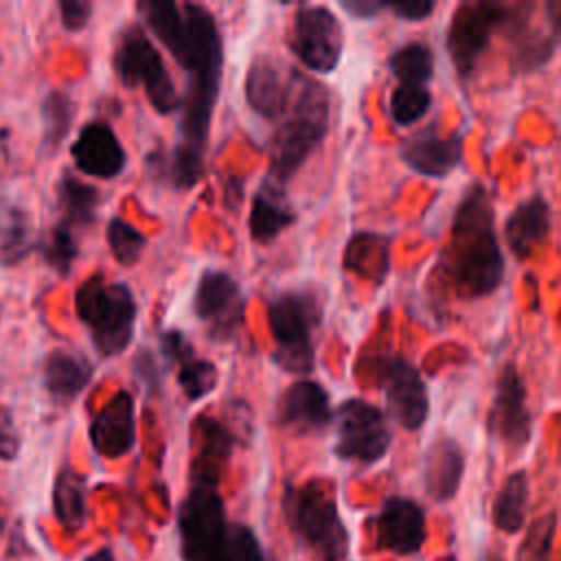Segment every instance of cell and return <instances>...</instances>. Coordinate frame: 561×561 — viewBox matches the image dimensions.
<instances>
[{
    "label": "cell",
    "mask_w": 561,
    "mask_h": 561,
    "mask_svg": "<svg viewBox=\"0 0 561 561\" xmlns=\"http://www.w3.org/2000/svg\"><path fill=\"white\" fill-rule=\"evenodd\" d=\"M145 24L188 72L178 149L204 156L215 101L221 83L224 44L213 13L195 2L142 0L136 4Z\"/></svg>",
    "instance_id": "cell-1"
},
{
    "label": "cell",
    "mask_w": 561,
    "mask_h": 561,
    "mask_svg": "<svg viewBox=\"0 0 561 561\" xmlns=\"http://www.w3.org/2000/svg\"><path fill=\"white\" fill-rule=\"evenodd\" d=\"M438 263L465 298H480L500 287L504 254L493 228L491 195L480 182L462 193Z\"/></svg>",
    "instance_id": "cell-2"
},
{
    "label": "cell",
    "mask_w": 561,
    "mask_h": 561,
    "mask_svg": "<svg viewBox=\"0 0 561 561\" xmlns=\"http://www.w3.org/2000/svg\"><path fill=\"white\" fill-rule=\"evenodd\" d=\"M331 99L322 83L296 72L294 92L270 142L267 182L283 186L316 151L329 129Z\"/></svg>",
    "instance_id": "cell-3"
},
{
    "label": "cell",
    "mask_w": 561,
    "mask_h": 561,
    "mask_svg": "<svg viewBox=\"0 0 561 561\" xmlns=\"http://www.w3.org/2000/svg\"><path fill=\"white\" fill-rule=\"evenodd\" d=\"M75 311L103 357L121 355L136 327V298L125 283L90 274L75 291Z\"/></svg>",
    "instance_id": "cell-4"
},
{
    "label": "cell",
    "mask_w": 561,
    "mask_h": 561,
    "mask_svg": "<svg viewBox=\"0 0 561 561\" xmlns=\"http://www.w3.org/2000/svg\"><path fill=\"white\" fill-rule=\"evenodd\" d=\"M322 307L309 289H289L267 302V327L274 340V362L289 373H309L316 362L313 333Z\"/></svg>",
    "instance_id": "cell-5"
},
{
    "label": "cell",
    "mask_w": 561,
    "mask_h": 561,
    "mask_svg": "<svg viewBox=\"0 0 561 561\" xmlns=\"http://www.w3.org/2000/svg\"><path fill=\"white\" fill-rule=\"evenodd\" d=\"M287 513L294 530L320 561H342L346 557L348 533L329 482L309 480L298 489H289Z\"/></svg>",
    "instance_id": "cell-6"
},
{
    "label": "cell",
    "mask_w": 561,
    "mask_h": 561,
    "mask_svg": "<svg viewBox=\"0 0 561 561\" xmlns=\"http://www.w3.org/2000/svg\"><path fill=\"white\" fill-rule=\"evenodd\" d=\"M112 64L123 85L131 90L138 85L145 88V94L158 114H171L182 105V96L167 72L162 55L140 26L131 24L121 33Z\"/></svg>",
    "instance_id": "cell-7"
},
{
    "label": "cell",
    "mask_w": 561,
    "mask_h": 561,
    "mask_svg": "<svg viewBox=\"0 0 561 561\" xmlns=\"http://www.w3.org/2000/svg\"><path fill=\"white\" fill-rule=\"evenodd\" d=\"M182 559L230 561V524L215 486L193 484L180 506Z\"/></svg>",
    "instance_id": "cell-8"
},
{
    "label": "cell",
    "mask_w": 561,
    "mask_h": 561,
    "mask_svg": "<svg viewBox=\"0 0 561 561\" xmlns=\"http://www.w3.org/2000/svg\"><path fill=\"white\" fill-rule=\"evenodd\" d=\"M513 7L491 0H465L456 7L447 28V53L456 70L467 77L491 39V31L506 24Z\"/></svg>",
    "instance_id": "cell-9"
},
{
    "label": "cell",
    "mask_w": 561,
    "mask_h": 561,
    "mask_svg": "<svg viewBox=\"0 0 561 561\" xmlns=\"http://www.w3.org/2000/svg\"><path fill=\"white\" fill-rule=\"evenodd\" d=\"M335 454L344 460L373 465L390 449L392 432L383 412L364 399H346L335 412Z\"/></svg>",
    "instance_id": "cell-10"
},
{
    "label": "cell",
    "mask_w": 561,
    "mask_h": 561,
    "mask_svg": "<svg viewBox=\"0 0 561 561\" xmlns=\"http://www.w3.org/2000/svg\"><path fill=\"white\" fill-rule=\"evenodd\" d=\"M289 46L313 72H331L344 48L342 24L329 7L302 4L294 13Z\"/></svg>",
    "instance_id": "cell-11"
},
{
    "label": "cell",
    "mask_w": 561,
    "mask_h": 561,
    "mask_svg": "<svg viewBox=\"0 0 561 561\" xmlns=\"http://www.w3.org/2000/svg\"><path fill=\"white\" fill-rule=\"evenodd\" d=\"M243 309L245 300L234 276L224 270L202 272L193 298V311L197 320L206 324L213 340L226 342L234 337L243 324Z\"/></svg>",
    "instance_id": "cell-12"
},
{
    "label": "cell",
    "mask_w": 561,
    "mask_h": 561,
    "mask_svg": "<svg viewBox=\"0 0 561 561\" xmlns=\"http://www.w3.org/2000/svg\"><path fill=\"white\" fill-rule=\"evenodd\" d=\"M489 432L511 451L528 445L533 416L526 403V383L513 364H506L495 381V394L489 410Z\"/></svg>",
    "instance_id": "cell-13"
},
{
    "label": "cell",
    "mask_w": 561,
    "mask_h": 561,
    "mask_svg": "<svg viewBox=\"0 0 561 561\" xmlns=\"http://www.w3.org/2000/svg\"><path fill=\"white\" fill-rule=\"evenodd\" d=\"M296 72L298 70L287 68L274 55H267V53L256 55L245 75L248 105L263 118H270V121L280 118L289 105Z\"/></svg>",
    "instance_id": "cell-14"
},
{
    "label": "cell",
    "mask_w": 561,
    "mask_h": 561,
    "mask_svg": "<svg viewBox=\"0 0 561 561\" xmlns=\"http://www.w3.org/2000/svg\"><path fill=\"white\" fill-rule=\"evenodd\" d=\"M383 397L390 414L405 430H419L430 414V397L421 373L405 359L392 357L383 370Z\"/></svg>",
    "instance_id": "cell-15"
},
{
    "label": "cell",
    "mask_w": 561,
    "mask_h": 561,
    "mask_svg": "<svg viewBox=\"0 0 561 561\" xmlns=\"http://www.w3.org/2000/svg\"><path fill=\"white\" fill-rule=\"evenodd\" d=\"M403 162L427 178H445L462 158V136L458 131L443 134L436 123L414 131L401 142Z\"/></svg>",
    "instance_id": "cell-16"
},
{
    "label": "cell",
    "mask_w": 561,
    "mask_h": 561,
    "mask_svg": "<svg viewBox=\"0 0 561 561\" xmlns=\"http://www.w3.org/2000/svg\"><path fill=\"white\" fill-rule=\"evenodd\" d=\"M70 156L81 173L101 180L121 175L127 164V153L105 121L85 123L70 147Z\"/></svg>",
    "instance_id": "cell-17"
},
{
    "label": "cell",
    "mask_w": 561,
    "mask_h": 561,
    "mask_svg": "<svg viewBox=\"0 0 561 561\" xmlns=\"http://www.w3.org/2000/svg\"><path fill=\"white\" fill-rule=\"evenodd\" d=\"M90 443L105 458L125 456L136 443L134 399L127 390L114 392L110 401L90 421Z\"/></svg>",
    "instance_id": "cell-18"
},
{
    "label": "cell",
    "mask_w": 561,
    "mask_h": 561,
    "mask_svg": "<svg viewBox=\"0 0 561 561\" xmlns=\"http://www.w3.org/2000/svg\"><path fill=\"white\" fill-rule=\"evenodd\" d=\"M379 546L408 557L421 550L425 541V515L410 497H388L377 515Z\"/></svg>",
    "instance_id": "cell-19"
},
{
    "label": "cell",
    "mask_w": 561,
    "mask_h": 561,
    "mask_svg": "<svg viewBox=\"0 0 561 561\" xmlns=\"http://www.w3.org/2000/svg\"><path fill=\"white\" fill-rule=\"evenodd\" d=\"M160 351L169 364H175L178 381L188 401L204 399L217 386V368L213 362L197 357L188 337L175 329L160 333Z\"/></svg>",
    "instance_id": "cell-20"
},
{
    "label": "cell",
    "mask_w": 561,
    "mask_h": 561,
    "mask_svg": "<svg viewBox=\"0 0 561 561\" xmlns=\"http://www.w3.org/2000/svg\"><path fill=\"white\" fill-rule=\"evenodd\" d=\"M276 419L280 425H287L300 432L322 430L333 419L329 392L318 381H311V379L294 381L278 399Z\"/></svg>",
    "instance_id": "cell-21"
},
{
    "label": "cell",
    "mask_w": 561,
    "mask_h": 561,
    "mask_svg": "<svg viewBox=\"0 0 561 561\" xmlns=\"http://www.w3.org/2000/svg\"><path fill=\"white\" fill-rule=\"evenodd\" d=\"M232 451V434L213 416H197L195 421V454L191 465L193 484L217 486L221 471Z\"/></svg>",
    "instance_id": "cell-22"
},
{
    "label": "cell",
    "mask_w": 561,
    "mask_h": 561,
    "mask_svg": "<svg viewBox=\"0 0 561 561\" xmlns=\"http://www.w3.org/2000/svg\"><path fill=\"white\" fill-rule=\"evenodd\" d=\"M44 388L59 405L77 399L92 379V364L77 351L55 348L44 359Z\"/></svg>",
    "instance_id": "cell-23"
},
{
    "label": "cell",
    "mask_w": 561,
    "mask_h": 561,
    "mask_svg": "<svg viewBox=\"0 0 561 561\" xmlns=\"http://www.w3.org/2000/svg\"><path fill=\"white\" fill-rule=\"evenodd\" d=\"M465 456L456 440L438 438L430 445L423 458V482L430 497L436 502L451 500L462 482Z\"/></svg>",
    "instance_id": "cell-24"
},
{
    "label": "cell",
    "mask_w": 561,
    "mask_h": 561,
    "mask_svg": "<svg viewBox=\"0 0 561 561\" xmlns=\"http://www.w3.org/2000/svg\"><path fill=\"white\" fill-rule=\"evenodd\" d=\"M550 230V206L541 195H533L515 206L504 224V234L515 259L524 261Z\"/></svg>",
    "instance_id": "cell-25"
},
{
    "label": "cell",
    "mask_w": 561,
    "mask_h": 561,
    "mask_svg": "<svg viewBox=\"0 0 561 561\" xmlns=\"http://www.w3.org/2000/svg\"><path fill=\"white\" fill-rule=\"evenodd\" d=\"M294 219H296V215H294L291 206L285 202L280 186L265 180L252 199V210H250L252 239L256 243H270L285 228H289L294 224Z\"/></svg>",
    "instance_id": "cell-26"
},
{
    "label": "cell",
    "mask_w": 561,
    "mask_h": 561,
    "mask_svg": "<svg viewBox=\"0 0 561 561\" xmlns=\"http://www.w3.org/2000/svg\"><path fill=\"white\" fill-rule=\"evenodd\" d=\"M57 199L64 213V224L90 226L96 221V208L101 202L99 188L79 180L70 171H64L57 182Z\"/></svg>",
    "instance_id": "cell-27"
},
{
    "label": "cell",
    "mask_w": 561,
    "mask_h": 561,
    "mask_svg": "<svg viewBox=\"0 0 561 561\" xmlns=\"http://www.w3.org/2000/svg\"><path fill=\"white\" fill-rule=\"evenodd\" d=\"M55 517L68 530H79L85 519V478L70 467L59 469L53 486Z\"/></svg>",
    "instance_id": "cell-28"
},
{
    "label": "cell",
    "mask_w": 561,
    "mask_h": 561,
    "mask_svg": "<svg viewBox=\"0 0 561 561\" xmlns=\"http://www.w3.org/2000/svg\"><path fill=\"white\" fill-rule=\"evenodd\" d=\"M526 504H528V478L526 471H515L511 473L500 493L495 495L493 502V524L502 533H517L524 526L526 519Z\"/></svg>",
    "instance_id": "cell-29"
},
{
    "label": "cell",
    "mask_w": 561,
    "mask_h": 561,
    "mask_svg": "<svg viewBox=\"0 0 561 561\" xmlns=\"http://www.w3.org/2000/svg\"><path fill=\"white\" fill-rule=\"evenodd\" d=\"M42 118H44V147L53 153L64 138L68 136L75 118V101L72 96L55 88L42 101Z\"/></svg>",
    "instance_id": "cell-30"
},
{
    "label": "cell",
    "mask_w": 561,
    "mask_h": 561,
    "mask_svg": "<svg viewBox=\"0 0 561 561\" xmlns=\"http://www.w3.org/2000/svg\"><path fill=\"white\" fill-rule=\"evenodd\" d=\"M388 66L399 83L425 85L434 75V55L423 42H410L390 55Z\"/></svg>",
    "instance_id": "cell-31"
},
{
    "label": "cell",
    "mask_w": 561,
    "mask_h": 561,
    "mask_svg": "<svg viewBox=\"0 0 561 561\" xmlns=\"http://www.w3.org/2000/svg\"><path fill=\"white\" fill-rule=\"evenodd\" d=\"M105 239H107L112 256L121 265H125V267L136 265L140 261V256H142L145 245H147L145 234L138 228H134L129 221L121 219V217H112L107 221Z\"/></svg>",
    "instance_id": "cell-32"
},
{
    "label": "cell",
    "mask_w": 561,
    "mask_h": 561,
    "mask_svg": "<svg viewBox=\"0 0 561 561\" xmlns=\"http://www.w3.org/2000/svg\"><path fill=\"white\" fill-rule=\"evenodd\" d=\"M39 252L50 270H55L59 276H68L72 270V261L79 254L77 239L68 224H57L39 243Z\"/></svg>",
    "instance_id": "cell-33"
},
{
    "label": "cell",
    "mask_w": 561,
    "mask_h": 561,
    "mask_svg": "<svg viewBox=\"0 0 561 561\" xmlns=\"http://www.w3.org/2000/svg\"><path fill=\"white\" fill-rule=\"evenodd\" d=\"M430 103L432 94L425 85L399 83L390 94L388 112L397 125H412L427 112Z\"/></svg>",
    "instance_id": "cell-34"
},
{
    "label": "cell",
    "mask_w": 561,
    "mask_h": 561,
    "mask_svg": "<svg viewBox=\"0 0 561 561\" xmlns=\"http://www.w3.org/2000/svg\"><path fill=\"white\" fill-rule=\"evenodd\" d=\"M37 245L31 217L20 208L9 230L0 237V265H18Z\"/></svg>",
    "instance_id": "cell-35"
},
{
    "label": "cell",
    "mask_w": 561,
    "mask_h": 561,
    "mask_svg": "<svg viewBox=\"0 0 561 561\" xmlns=\"http://www.w3.org/2000/svg\"><path fill=\"white\" fill-rule=\"evenodd\" d=\"M230 561H263L256 535L243 524H230Z\"/></svg>",
    "instance_id": "cell-36"
},
{
    "label": "cell",
    "mask_w": 561,
    "mask_h": 561,
    "mask_svg": "<svg viewBox=\"0 0 561 561\" xmlns=\"http://www.w3.org/2000/svg\"><path fill=\"white\" fill-rule=\"evenodd\" d=\"M134 373L138 377V381L149 390V394L158 392L160 390V366L156 362V355L147 348H140L136 355H134Z\"/></svg>",
    "instance_id": "cell-37"
},
{
    "label": "cell",
    "mask_w": 561,
    "mask_h": 561,
    "mask_svg": "<svg viewBox=\"0 0 561 561\" xmlns=\"http://www.w3.org/2000/svg\"><path fill=\"white\" fill-rule=\"evenodd\" d=\"M57 9L66 31H81L92 15V2L88 0H59Z\"/></svg>",
    "instance_id": "cell-38"
},
{
    "label": "cell",
    "mask_w": 561,
    "mask_h": 561,
    "mask_svg": "<svg viewBox=\"0 0 561 561\" xmlns=\"http://www.w3.org/2000/svg\"><path fill=\"white\" fill-rule=\"evenodd\" d=\"M20 451V434L11 412L0 405V460H13Z\"/></svg>",
    "instance_id": "cell-39"
},
{
    "label": "cell",
    "mask_w": 561,
    "mask_h": 561,
    "mask_svg": "<svg viewBox=\"0 0 561 561\" xmlns=\"http://www.w3.org/2000/svg\"><path fill=\"white\" fill-rule=\"evenodd\" d=\"M386 9H390L397 18L401 20H423L434 11L432 0H397V2H386Z\"/></svg>",
    "instance_id": "cell-40"
},
{
    "label": "cell",
    "mask_w": 561,
    "mask_h": 561,
    "mask_svg": "<svg viewBox=\"0 0 561 561\" xmlns=\"http://www.w3.org/2000/svg\"><path fill=\"white\" fill-rule=\"evenodd\" d=\"M340 4L344 11H348L355 18H373L381 9H386V2H379V0H342Z\"/></svg>",
    "instance_id": "cell-41"
},
{
    "label": "cell",
    "mask_w": 561,
    "mask_h": 561,
    "mask_svg": "<svg viewBox=\"0 0 561 561\" xmlns=\"http://www.w3.org/2000/svg\"><path fill=\"white\" fill-rule=\"evenodd\" d=\"M18 213H20V208L13 206V204H9V202L4 199V195L0 193V237L9 230V226L13 224V219L18 217Z\"/></svg>",
    "instance_id": "cell-42"
},
{
    "label": "cell",
    "mask_w": 561,
    "mask_h": 561,
    "mask_svg": "<svg viewBox=\"0 0 561 561\" xmlns=\"http://www.w3.org/2000/svg\"><path fill=\"white\" fill-rule=\"evenodd\" d=\"M85 561H114V557H112L110 550H99V552L90 554Z\"/></svg>",
    "instance_id": "cell-43"
},
{
    "label": "cell",
    "mask_w": 561,
    "mask_h": 561,
    "mask_svg": "<svg viewBox=\"0 0 561 561\" xmlns=\"http://www.w3.org/2000/svg\"><path fill=\"white\" fill-rule=\"evenodd\" d=\"M2 528H4V515H2V504H0V533H2Z\"/></svg>",
    "instance_id": "cell-44"
},
{
    "label": "cell",
    "mask_w": 561,
    "mask_h": 561,
    "mask_svg": "<svg viewBox=\"0 0 561 561\" xmlns=\"http://www.w3.org/2000/svg\"><path fill=\"white\" fill-rule=\"evenodd\" d=\"M0 313H2V305H0Z\"/></svg>",
    "instance_id": "cell-45"
}]
</instances>
